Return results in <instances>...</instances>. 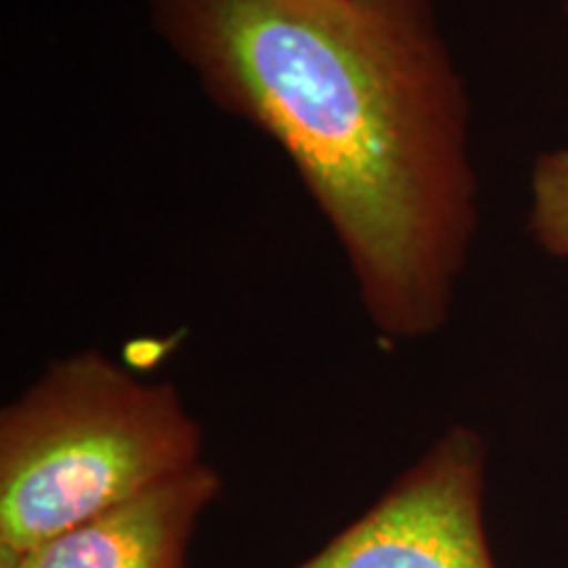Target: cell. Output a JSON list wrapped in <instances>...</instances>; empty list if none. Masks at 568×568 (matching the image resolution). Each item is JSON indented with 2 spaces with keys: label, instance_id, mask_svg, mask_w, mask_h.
<instances>
[{
  "label": "cell",
  "instance_id": "5b68a950",
  "mask_svg": "<svg viewBox=\"0 0 568 568\" xmlns=\"http://www.w3.org/2000/svg\"><path fill=\"white\" fill-rule=\"evenodd\" d=\"M527 230L539 251L568 261V142L531 163Z\"/></svg>",
  "mask_w": 568,
  "mask_h": 568
},
{
  "label": "cell",
  "instance_id": "52a82bcc",
  "mask_svg": "<svg viewBox=\"0 0 568 568\" xmlns=\"http://www.w3.org/2000/svg\"><path fill=\"white\" fill-rule=\"evenodd\" d=\"M564 11H566V17H568V0H566V6H564Z\"/></svg>",
  "mask_w": 568,
  "mask_h": 568
},
{
  "label": "cell",
  "instance_id": "7a4b0ae2",
  "mask_svg": "<svg viewBox=\"0 0 568 568\" xmlns=\"http://www.w3.org/2000/svg\"><path fill=\"white\" fill-rule=\"evenodd\" d=\"M201 464L174 385L98 347L63 355L0 410V545L30 552Z\"/></svg>",
  "mask_w": 568,
  "mask_h": 568
},
{
  "label": "cell",
  "instance_id": "3957f363",
  "mask_svg": "<svg viewBox=\"0 0 568 568\" xmlns=\"http://www.w3.org/2000/svg\"><path fill=\"white\" fill-rule=\"evenodd\" d=\"M485 487V437L450 426L372 508L293 568H497Z\"/></svg>",
  "mask_w": 568,
  "mask_h": 568
},
{
  "label": "cell",
  "instance_id": "8992f818",
  "mask_svg": "<svg viewBox=\"0 0 568 568\" xmlns=\"http://www.w3.org/2000/svg\"><path fill=\"white\" fill-rule=\"evenodd\" d=\"M0 568H27L24 550L11 548V545H0Z\"/></svg>",
  "mask_w": 568,
  "mask_h": 568
},
{
  "label": "cell",
  "instance_id": "277c9868",
  "mask_svg": "<svg viewBox=\"0 0 568 568\" xmlns=\"http://www.w3.org/2000/svg\"><path fill=\"white\" fill-rule=\"evenodd\" d=\"M222 477L203 460L24 552L27 568H187L190 539Z\"/></svg>",
  "mask_w": 568,
  "mask_h": 568
},
{
  "label": "cell",
  "instance_id": "6da1fadb",
  "mask_svg": "<svg viewBox=\"0 0 568 568\" xmlns=\"http://www.w3.org/2000/svg\"><path fill=\"white\" fill-rule=\"evenodd\" d=\"M205 98L266 134L385 343L437 335L479 232L471 98L435 0H148Z\"/></svg>",
  "mask_w": 568,
  "mask_h": 568
}]
</instances>
